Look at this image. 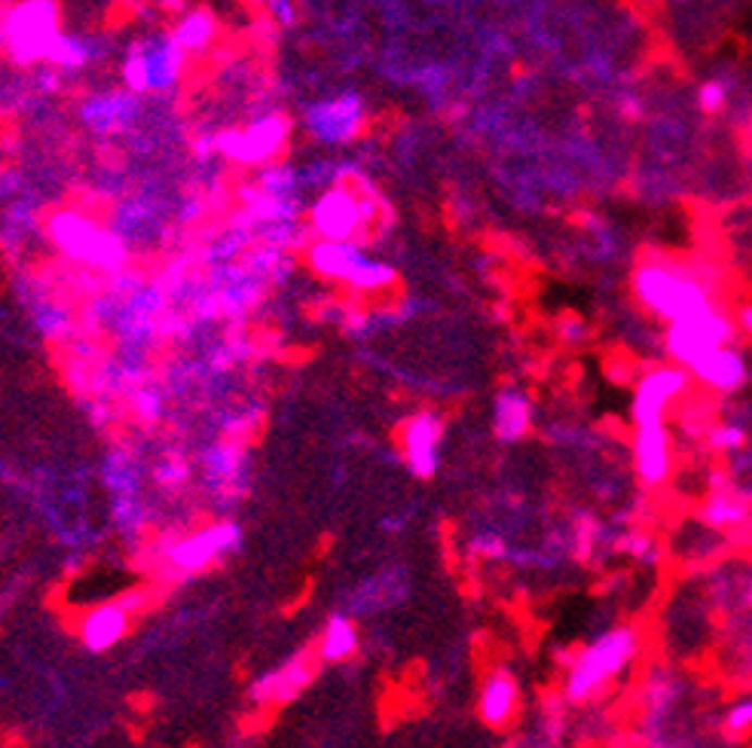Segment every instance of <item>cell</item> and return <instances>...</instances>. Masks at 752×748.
Listing matches in <instances>:
<instances>
[{"label":"cell","mask_w":752,"mask_h":748,"mask_svg":"<svg viewBox=\"0 0 752 748\" xmlns=\"http://www.w3.org/2000/svg\"><path fill=\"white\" fill-rule=\"evenodd\" d=\"M156 480L168 489L184 486V480H187V465H184V461H175V458H168V461H163V465L156 468Z\"/></svg>","instance_id":"obj_31"},{"label":"cell","mask_w":752,"mask_h":748,"mask_svg":"<svg viewBox=\"0 0 752 748\" xmlns=\"http://www.w3.org/2000/svg\"><path fill=\"white\" fill-rule=\"evenodd\" d=\"M187 62L190 59L175 43L172 31H153L131 43L120 74H123V86L135 96H165L178 89Z\"/></svg>","instance_id":"obj_7"},{"label":"cell","mask_w":752,"mask_h":748,"mask_svg":"<svg viewBox=\"0 0 752 748\" xmlns=\"http://www.w3.org/2000/svg\"><path fill=\"white\" fill-rule=\"evenodd\" d=\"M59 34L62 10L55 0H10L0 7V55L16 67L43 65Z\"/></svg>","instance_id":"obj_6"},{"label":"cell","mask_w":752,"mask_h":748,"mask_svg":"<svg viewBox=\"0 0 752 748\" xmlns=\"http://www.w3.org/2000/svg\"><path fill=\"white\" fill-rule=\"evenodd\" d=\"M310 272L322 281L340 284L352 296H383L398 284V269L376 257L361 239H322L315 236L303 248Z\"/></svg>","instance_id":"obj_3"},{"label":"cell","mask_w":752,"mask_h":748,"mask_svg":"<svg viewBox=\"0 0 752 748\" xmlns=\"http://www.w3.org/2000/svg\"><path fill=\"white\" fill-rule=\"evenodd\" d=\"M701 438H703V446H706V453H713L716 458H731L737 456L740 449H747V446H750L752 434L743 419L728 416V419H710L706 428L701 431Z\"/></svg>","instance_id":"obj_26"},{"label":"cell","mask_w":752,"mask_h":748,"mask_svg":"<svg viewBox=\"0 0 752 748\" xmlns=\"http://www.w3.org/2000/svg\"><path fill=\"white\" fill-rule=\"evenodd\" d=\"M168 31L175 37V43L184 49V55L193 59V55H202V52H209L214 47L221 25H217V16L212 10L193 7V10H184Z\"/></svg>","instance_id":"obj_23"},{"label":"cell","mask_w":752,"mask_h":748,"mask_svg":"<svg viewBox=\"0 0 752 748\" xmlns=\"http://www.w3.org/2000/svg\"><path fill=\"white\" fill-rule=\"evenodd\" d=\"M202 471H205L209 489H214L217 495H236V492H242L248 483L246 446L233 438L221 440L202 458Z\"/></svg>","instance_id":"obj_21"},{"label":"cell","mask_w":752,"mask_h":748,"mask_svg":"<svg viewBox=\"0 0 752 748\" xmlns=\"http://www.w3.org/2000/svg\"><path fill=\"white\" fill-rule=\"evenodd\" d=\"M263 10H266V16L273 18L278 28H294L297 18H300L294 0H263Z\"/></svg>","instance_id":"obj_30"},{"label":"cell","mask_w":752,"mask_h":748,"mask_svg":"<svg viewBox=\"0 0 752 748\" xmlns=\"http://www.w3.org/2000/svg\"><path fill=\"white\" fill-rule=\"evenodd\" d=\"M383 220V199L367 183L334 180L312 199L306 224L322 239H367Z\"/></svg>","instance_id":"obj_4"},{"label":"cell","mask_w":752,"mask_h":748,"mask_svg":"<svg viewBox=\"0 0 752 748\" xmlns=\"http://www.w3.org/2000/svg\"><path fill=\"white\" fill-rule=\"evenodd\" d=\"M722 736L731 739V743H740L752 736V694H743L737 700L728 702V709L722 712Z\"/></svg>","instance_id":"obj_27"},{"label":"cell","mask_w":752,"mask_h":748,"mask_svg":"<svg viewBox=\"0 0 752 748\" xmlns=\"http://www.w3.org/2000/svg\"><path fill=\"white\" fill-rule=\"evenodd\" d=\"M691 389H694L691 373L676 360H661L646 367L630 391V424L667 422L673 409L686 407Z\"/></svg>","instance_id":"obj_9"},{"label":"cell","mask_w":752,"mask_h":748,"mask_svg":"<svg viewBox=\"0 0 752 748\" xmlns=\"http://www.w3.org/2000/svg\"><path fill=\"white\" fill-rule=\"evenodd\" d=\"M239 544H242V529L236 522H214V525H205L168 544L163 550L165 569L172 574H197V571L224 562L229 554L239 550Z\"/></svg>","instance_id":"obj_12"},{"label":"cell","mask_w":752,"mask_h":748,"mask_svg":"<svg viewBox=\"0 0 752 748\" xmlns=\"http://www.w3.org/2000/svg\"><path fill=\"white\" fill-rule=\"evenodd\" d=\"M47 232L67 261L80 263L92 272L120 276L126 269V261H129L126 239L116 229L101 227L99 220L89 214L74 212V208L52 212V217L47 220Z\"/></svg>","instance_id":"obj_5"},{"label":"cell","mask_w":752,"mask_h":748,"mask_svg":"<svg viewBox=\"0 0 752 748\" xmlns=\"http://www.w3.org/2000/svg\"><path fill=\"white\" fill-rule=\"evenodd\" d=\"M129 620L131 614L120 603L99 605V608L83 614L77 633H80V642L89 651H111L129 633Z\"/></svg>","instance_id":"obj_22"},{"label":"cell","mask_w":752,"mask_h":748,"mask_svg":"<svg viewBox=\"0 0 752 748\" xmlns=\"http://www.w3.org/2000/svg\"><path fill=\"white\" fill-rule=\"evenodd\" d=\"M315 669H318L315 651L294 654L281 667L266 672L251 684V700L258 706H285L310 687V682L315 679Z\"/></svg>","instance_id":"obj_19"},{"label":"cell","mask_w":752,"mask_h":748,"mask_svg":"<svg viewBox=\"0 0 752 748\" xmlns=\"http://www.w3.org/2000/svg\"><path fill=\"white\" fill-rule=\"evenodd\" d=\"M618 544H622L624 554L634 556L639 566H646V569H652V566L661 562V544L649 532H627Z\"/></svg>","instance_id":"obj_29"},{"label":"cell","mask_w":752,"mask_h":748,"mask_svg":"<svg viewBox=\"0 0 752 748\" xmlns=\"http://www.w3.org/2000/svg\"><path fill=\"white\" fill-rule=\"evenodd\" d=\"M101 55L99 40L86 37V34H59L55 43H52L50 55L43 65L55 67L62 77H71V74H80L89 65H96Z\"/></svg>","instance_id":"obj_25"},{"label":"cell","mask_w":752,"mask_h":748,"mask_svg":"<svg viewBox=\"0 0 752 748\" xmlns=\"http://www.w3.org/2000/svg\"><path fill=\"white\" fill-rule=\"evenodd\" d=\"M691 373V382L701 385L703 391L716 394V397H735L750 385V358L743 352L740 342H725L710 352H703L701 358L686 367Z\"/></svg>","instance_id":"obj_15"},{"label":"cell","mask_w":752,"mask_h":748,"mask_svg":"<svg viewBox=\"0 0 752 748\" xmlns=\"http://www.w3.org/2000/svg\"><path fill=\"white\" fill-rule=\"evenodd\" d=\"M490 424L499 443H505V446L524 443L536 431V401H532V394L521 389V385H505L492 401Z\"/></svg>","instance_id":"obj_20"},{"label":"cell","mask_w":752,"mask_h":748,"mask_svg":"<svg viewBox=\"0 0 752 748\" xmlns=\"http://www.w3.org/2000/svg\"><path fill=\"white\" fill-rule=\"evenodd\" d=\"M303 129L315 144L346 147L367 129V104L359 92L318 98L303 111Z\"/></svg>","instance_id":"obj_11"},{"label":"cell","mask_w":752,"mask_h":748,"mask_svg":"<svg viewBox=\"0 0 752 748\" xmlns=\"http://www.w3.org/2000/svg\"><path fill=\"white\" fill-rule=\"evenodd\" d=\"M630 468L646 492H657L676 473V438L667 422L634 424L630 431Z\"/></svg>","instance_id":"obj_14"},{"label":"cell","mask_w":752,"mask_h":748,"mask_svg":"<svg viewBox=\"0 0 752 748\" xmlns=\"http://www.w3.org/2000/svg\"><path fill=\"white\" fill-rule=\"evenodd\" d=\"M642 651V633L637 623H615L597 633L563 667V700L569 706L600 702L634 669Z\"/></svg>","instance_id":"obj_2"},{"label":"cell","mask_w":752,"mask_h":748,"mask_svg":"<svg viewBox=\"0 0 752 748\" xmlns=\"http://www.w3.org/2000/svg\"><path fill=\"white\" fill-rule=\"evenodd\" d=\"M443 434H447V422L435 409H416L398 428L401 461L416 480H435L441 471Z\"/></svg>","instance_id":"obj_13"},{"label":"cell","mask_w":752,"mask_h":748,"mask_svg":"<svg viewBox=\"0 0 752 748\" xmlns=\"http://www.w3.org/2000/svg\"><path fill=\"white\" fill-rule=\"evenodd\" d=\"M630 296L654 321L670 325L694 312L719 306V278L701 263L679 261L670 254H649L630 272Z\"/></svg>","instance_id":"obj_1"},{"label":"cell","mask_w":752,"mask_h":748,"mask_svg":"<svg viewBox=\"0 0 752 748\" xmlns=\"http://www.w3.org/2000/svg\"><path fill=\"white\" fill-rule=\"evenodd\" d=\"M248 3H254V7H263V0H248Z\"/></svg>","instance_id":"obj_32"},{"label":"cell","mask_w":752,"mask_h":748,"mask_svg":"<svg viewBox=\"0 0 752 748\" xmlns=\"http://www.w3.org/2000/svg\"><path fill=\"white\" fill-rule=\"evenodd\" d=\"M694 101H698V111H701V114H725V111H728V101H731V86H728V80H722V77H710V80H703L701 86H698Z\"/></svg>","instance_id":"obj_28"},{"label":"cell","mask_w":752,"mask_h":748,"mask_svg":"<svg viewBox=\"0 0 752 748\" xmlns=\"http://www.w3.org/2000/svg\"><path fill=\"white\" fill-rule=\"evenodd\" d=\"M735 340V312H728L725 303L710 306V309L703 312H694V315L679 318V321H670V325H664V333H661V345H664L667 360H676V364H682V367L694 364L703 352H710V348H716V345H725V342Z\"/></svg>","instance_id":"obj_10"},{"label":"cell","mask_w":752,"mask_h":748,"mask_svg":"<svg viewBox=\"0 0 752 748\" xmlns=\"http://www.w3.org/2000/svg\"><path fill=\"white\" fill-rule=\"evenodd\" d=\"M291 141V116L281 111L254 116L239 129H224L212 135V150L233 165L261 168L276 163Z\"/></svg>","instance_id":"obj_8"},{"label":"cell","mask_w":752,"mask_h":748,"mask_svg":"<svg viewBox=\"0 0 752 748\" xmlns=\"http://www.w3.org/2000/svg\"><path fill=\"white\" fill-rule=\"evenodd\" d=\"M361 648V633L355 626V620L349 614H330L325 623V630L315 642V657L318 663H349Z\"/></svg>","instance_id":"obj_24"},{"label":"cell","mask_w":752,"mask_h":748,"mask_svg":"<svg viewBox=\"0 0 752 748\" xmlns=\"http://www.w3.org/2000/svg\"><path fill=\"white\" fill-rule=\"evenodd\" d=\"M719 477L710 480V489L698 507V520L703 529L731 535L752 529V495L731 483L728 471H716Z\"/></svg>","instance_id":"obj_17"},{"label":"cell","mask_w":752,"mask_h":748,"mask_svg":"<svg viewBox=\"0 0 752 748\" xmlns=\"http://www.w3.org/2000/svg\"><path fill=\"white\" fill-rule=\"evenodd\" d=\"M477 718L490 731H507L524 709V687L505 663H496L484 672L477 684Z\"/></svg>","instance_id":"obj_16"},{"label":"cell","mask_w":752,"mask_h":748,"mask_svg":"<svg viewBox=\"0 0 752 748\" xmlns=\"http://www.w3.org/2000/svg\"><path fill=\"white\" fill-rule=\"evenodd\" d=\"M77 116L92 135H123L129 131L138 116H141V96H135L131 89H104V92H92L80 101Z\"/></svg>","instance_id":"obj_18"}]
</instances>
